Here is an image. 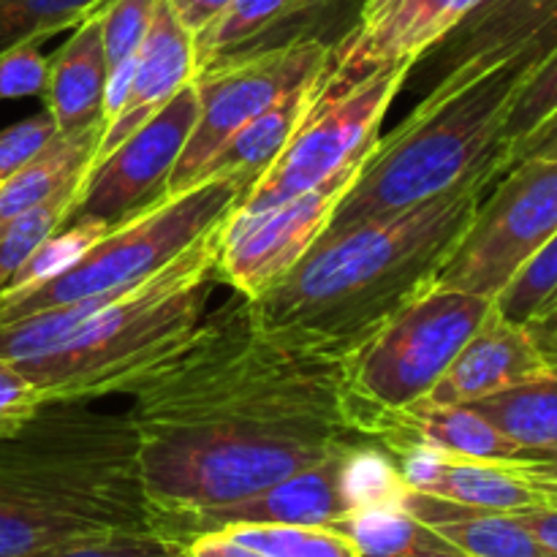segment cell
Listing matches in <instances>:
<instances>
[{"label": "cell", "instance_id": "6da1fadb", "mask_svg": "<svg viewBox=\"0 0 557 557\" xmlns=\"http://www.w3.org/2000/svg\"><path fill=\"white\" fill-rule=\"evenodd\" d=\"M125 395L150 517L237 504L368 441L346 359L272 337L239 294Z\"/></svg>", "mask_w": 557, "mask_h": 557}, {"label": "cell", "instance_id": "7a4b0ae2", "mask_svg": "<svg viewBox=\"0 0 557 557\" xmlns=\"http://www.w3.org/2000/svg\"><path fill=\"white\" fill-rule=\"evenodd\" d=\"M490 185H466L411 210L324 232L281 283L250 299L272 337L348 359L435 275Z\"/></svg>", "mask_w": 557, "mask_h": 557}, {"label": "cell", "instance_id": "3957f363", "mask_svg": "<svg viewBox=\"0 0 557 557\" xmlns=\"http://www.w3.org/2000/svg\"><path fill=\"white\" fill-rule=\"evenodd\" d=\"M90 403L47 400L0 438V557L152 531L134 422Z\"/></svg>", "mask_w": 557, "mask_h": 557}, {"label": "cell", "instance_id": "277c9868", "mask_svg": "<svg viewBox=\"0 0 557 557\" xmlns=\"http://www.w3.org/2000/svg\"><path fill=\"white\" fill-rule=\"evenodd\" d=\"M555 47L557 16L476 79L438 98H422L400 128L379 139L326 232L395 215L466 185H490L500 177L511 101Z\"/></svg>", "mask_w": 557, "mask_h": 557}, {"label": "cell", "instance_id": "5b68a950", "mask_svg": "<svg viewBox=\"0 0 557 557\" xmlns=\"http://www.w3.org/2000/svg\"><path fill=\"white\" fill-rule=\"evenodd\" d=\"M232 215V212H228ZM221 226H212L139 286L117 294L71 330L9 359L44 400L125 395L199 330L218 275Z\"/></svg>", "mask_w": 557, "mask_h": 557}, {"label": "cell", "instance_id": "8992f818", "mask_svg": "<svg viewBox=\"0 0 557 557\" xmlns=\"http://www.w3.org/2000/svg\"><path fill=\"white\" fill-rule=\"evenodd\" d=\"M253 183V177H207L183 194L163 196L158 205L101 234L79 259L49 281L25 292L0 294V324L139 286L212 226L226 221Z\"/></svg>", "mask_w": 557, "mask_h": 557}, {"label": "cell", "instance_id": "52a82bcc", "mask_svg": "<svg viewBox=\"0 0 557 557\" xmlns=\"http://www.w3.org/2000/svg\"><path fill=\"white\" fill-rule=\"evenodd\" d=\"M493 308L487 297L430 286L397 310L346 359L359 433L373 441L381 419L428 397Z\"/></svg>", "mask_w": 557, "mask_h": 557}, {"label": "cell", "instance_id": "ba28073f", "mask_svg": "<svg viewBox=\"0 0 557 557\" xmlns=\"http://www.w3.org/2000/svg\"><path fill=\"white\" fill-rule=\"evenodd\" d=\"M411 71V65H395L343 85L319 79V92L286 150L250 185L237 210L256 212L294 199L373 150L381 120Z\"/></svg>", "mask_w": 557, "mask_h": 557}, {"label": "cell", "instance_id": "9c48e42d", "mask_svg": "<svg viewBox=\"0 0 557 557\" xmlns=\"http://www.w3.org/2000/svg\"><path fill=\"white\" fill-rule=\"evenodd\" d=\"M557 234V158H525L506 169L479 201L466 234L433 286L493 299Z\"/></svg>", "mask_w": 557, "mask_h": 557}, {"label": "cell", "instance_id": "30bf717a", "mask_svg": "<svg viewBox=\"0 0 557 557\" xmlns=\"http://www.w3.org/2000/svg\"><path fill=\"white\" fill-rule=\"evenodd\" d=\"M330 60V44L319 36L292 38L272 49L228 54L201 65L194 76L199 117L183 147L166 196L183 194L196 183L207 158L243 125L259 117L294 87L310 85Z\"/></svg>", "mask_w": 557, "mask_h": 557}, {"label": "cell", "instance_id": "8fae6325", "mask_svg": "<svg viewBox=\"0 0 557 557\" xmlns=\"http://www.w3.org/2000/svg\"><path fill=\"white\" fill-rule=\"evenodd\" d=\"M370 152L294 199L256 212L232 210L223 221L218 245L221 281L245 299H259L281 283L326 232L337 205L354 185Z\"/></svg>", "mask_w": 557, "mask_h": 557}, {"label": "cell", "instance_id": "7c38bea8", "mask_svg": "<svg viewBox=\"0 0 557 557\" xmlns=\"http://www.w3.org/2000/svg\"><path fill=\"white\" fill-rule=\"evenodd\" d=\"M196 117L199 92L194 82H188L128 139L90 163L63 226L90 221L112 228L158 205L166 196Z\"/></svg>", "mask_w": 557, "mask_h": 557}, {"label": "cell", "instance_id": "4fadbf2b", "mask_svg": "<svg viewBox=\"0 0 557 557\" xmlns=\"http://www.w3.org/2000/svg\"><path fill=\"white\" fill-rule=\"evenodd\" d=\"M351 446H343L326 460L237 504L183 515H152L150 528L185 547L190 539L237 525H332L357 511L346 479V455Z\"/></svg>", "mask_w": 557, "mask_h": 557}, {"label": "cell", "instance_id": "5bb4252c", "mask_svg": "<svg viewBox=\"0 0 557 557\" xmlns=\"http://www.w3.org/2000/svg\"><path fill=\"white\" fill-rule=\"evenodd\" d=\"M479 0H364L357 22L337 44L319 79L330 85L375 71L411 65L438 47Z\"/></svg>", "mask_w": 557, "mask_h": 557}, {"label": "cell", "instance_id": "9a60e30c", "mask_svg": "<svg viewBox=\"0 0 557 557\" xmlns=\"http://www.w3.org/2000/svg\"><path fill=\"white\" fill-rule=\"evenodd\" d=\"M555 16L557 0H479L460 25L422 58L433 60L422 76V98H438L476 79L531 41Z\"/></svg>", "mask_w": 557, "mask_h": 557}, {"label": "cell", "instance_id": "2e32d148", "mask_svg": "<svg viewBox=\"0 0 557 557\" xmlns=\"http://www.w3.org/2000/svg\"><path fill=\"white\" fill-rule=\"evenodd\" d=\"M555 370L525 324L506 321L498 310L484 319L422 400L433 406H468L509 386Z\"/></svg>", "mask_w": 557, "mask_h": 557}, {"label": "cell", "instance_id": "e0dca14e", "mask_svg": "<svg viewBox=\"0 0 557 557\" xmlns=\"http://www.w3.org/2000/svg\"><path fill=\"white\" fill-rule=\"evenodd\" d=\"M194 36L180 25V20L169 9L166 0H158L150 30H147L145 41H141L139 54H136L128 92H125L114 117L103 125L101 141H98L92 161L103 158L120 141L128 139L163 103L172 101L188 82H194Z\"/></svg>", "mask_w": 557, "mask_h": 557}, {"label": "cell", "instance_id": "ac0fdd59", "mask_svg": "<svg viewBox=\"0 0 557 557\" xmlns=\"http://www.w3.org/2000/svg\"><path fill=\"white\" fill-rule=\"evenodd\" d=\"M389 455L395 457L406 487L433 498L471 506V509L509 511V515L542 504L536 487L511 466L462 460L424 446H400Z\"/></svg>", "mask_w": 557, "mask_h": 557}, {"label": "cell", "instance_id": "d6986e66", "mask_svg": "<svg viewBox=\"0 0 557 557\" xmlns=\"http://www.w3.org/2000/svg\"><path fill=\"white\" fill-rule=\"evenodd\" d=\"M386 451L400 446H424L462 460L495 462V466H522L528 451L506 438L490 419L471 406H433L419 400L392 417L381 419L373 435Z\"/></svg>", "mask_w": 557, "mask_h": 557}, {"label": "cell", "instance_id": "ffe728a7", "mask_svg": "<svg viewBox=\"0 0 557 557\" xmlns=\"http://www.w3.org/2000/svg\"><path fill=\"white\" fill-rule=\"evenodd\" d=\"M109 65L103 52L98 11L74 27V36L49 58V79L44 90L47 112L60 134H85L103 123Z\"/></svg>", "mask_w": 557, "mask_h": 557}, {"label": "cell", "instance_id": "44dd1931", "mask_svg": "<svg viewBox=\"0 0 557 557\" xmlns=\"http://www.w3.org/2000/svg\"><path fill=\"white\" fill-rule=\"evenodd\" d=\"M400 506L433 525L468 557H547L531 531L509 511L471 509L417 490H406Z\"/></svg>", "mask_w": 557, "mask_h": 557}, {"label": "cell", "instance_id": "7402d4cb", "mask_svg": "<svg viewBox=\"0 0 557 557\" xmlns=\"http://www.w3.org/2000/svg\"><path fill=\"white\" fill-rule=\"evenodd\" d=\"M319 92V79L310 85L294 87L286 96L277 98L267 112L250 120L239 131H234L196 174V183L207 177H253L259 180L272 163L286 150L288 139L302 123L305 112ZM194 183V185H196Z\"/></svg>", "mask_w": 557, "mask_h": 557}, {"label": "cell", "instance_id": "603a6c76", "mask_svg": "<svg viewBox=\"0 0 557 557\" xmlns=\"http://www.w3.org/2000/svg\"><path fill=\"white\" fill-rule=\"evenodd\" d=\"M103 125L85 131V134H58L30 163L5 177L0 183V228L30 207L41 205L60 188L85 180Z\"/></svg>", "mask_w": 557, "mask_h": 557}, {"label": "cell", "instance_id": "cb8c5ba5", "mask_svg": "<svg viewBox=\"0 0 557 557\" xmlns=\"http://www.w3.org/2000/svg\"><path fill=\"white\" fill-rule=\"evenodd\" d=\"M468 406L525 449V462L557 451V368Z\"/></svg>", "mask_w": 557, "mask_h": 557}, {"label": "cell", "instance_id": "d4e9b609", "mask_svg": "<svg viewBox=\"0 0 557 557\" xmlns=\"http://www.w3.org/2000/svg\"><path fill=\"white\" fill-rule=\"evenodd\" d=\"M326 528L343 533L357 557H468L400 504L359 509Z\"/></svg>", "mask_w": 557, "mask_h": 557}, {"label": "cell", "instance_id": "484cf974", "mask_svg": "<svg viewBox=\"0 0 557 557\" xmlns=\"http://www.w3.org/2000/svg\"><path fill=\"white\" fill-rule=\"evenodd\" d=\"M292 0H232L215 20L194 36L196 71L237 54L259 36L286 22Z\"/></svg>", "mask_w": 557, "mask_h": 557}, {"label": "cell", "instance_id": "4316f807", "mask_svg": "<svg viewBox=\"0 0 557 557\" xmlns=\"http://www.w3.org/2000/svg\"><path fill=\"white\" fill-rule=\"evenodd\" d=\"M107 0H0V52L25 41H47L103 9Z\"/></svg>", "mask_w": 557, "mask_h": 557}, {"label": "cell", "instance_id": "83f0119b", "mask_svg": "<svg viewBox=\"0 0 557 557\" xmlns=\"http://www.w3.org/2000/svg\"><path fill=\"white\" fill-rule=\"evenodd\" d=\"M79 185L82 180L65 185L58 194L49 196L47 201L30 207V210L16 215L14 221H9L0 228V292L9 286L16 270L63 226L71 205H74L76 194H79Z\"/></svg>", "mask_w": 557, "mask_h": 557}, {"label": "cell", "instance_id": "f1b7e54d", "mask_svg": "<svg viewBox=\"0 0 557 557\" xmlns=\"http://www.w3.org/2000/svg\"><path fill=\"white\" fill-rule=\"evenodd\" d=\"M223 533L267 557H357L354 544L326 525H237Z\"/></svg>", "mask_w": 557, "mask_h": 557}, {"label": "cell", "instance_id": "f546056e", "mask_svg": "<svg viewBox=\"0 0 557 557\" xmlns=\"http://www.w3.org/2000/svg\"><path fill=\"white\" fill-rule=\"evenodd\" d=\"M109 228L101 223H71V226H60L25 264L16 270V275L11 277L9 286L0 294H14L25 292V288L38 286V283L49 281L52 275H58L60 270L76 261L82 256V250L90 248L101 234H107Z\"/></svg>", "mask_w": 557, "mask_h": 557}, {"label": "cell", "instance_id": "4dcf8cb0", "mask_svg": "<svg viewBox=\"0 0 557 557\" xmlns=\"http://www.w3.org/2000/svg\"><path fill=\"white\" fill-rule=\"evenodd\" d=\"M156 9L158 0H107L103 9L98 11L109 76L134 63L141 41L150 30Z\"/></svg>", "mask_w": 557, "mask_h": 557}, {"label": "cell", "instance_id": "1f68e13d", "mask_svg": "<svg viewBox=\"0 0 557 557\" xmlns=\"http://www.w3.org/2000/svg\"><path fill=\"white\" fill-rule=\"evenodd\" d=\"M557 112V47L542 60L536 71L525 79L520 92L515 96L509 109V117L504 125V145L506 161L509 152L520 145L522 139L533 134L549 114Z\"/></svg>", "mask_w": 557, "mask_h": 557}, {"label": "cell", "instance_id": "d6a6232c", "mask_svg": "<svg viewBox=\"0 0 557 557\" xmlns=\"http://www.w3.org/2000/svg\"><path fill=\"white\" fill-rule=\"evenodd\" d=\"M183 544L156 531H114L63 544L33 557H177Z\"/></svg>", "mask_w": 557, "mask_h": 557}, {"label": "cell", "instance_id": "836d02e7", "mask_svg": "<svg viewBox=\"0 0 557 557\" xmlns=\"http://www.w3.org/2000/svg\"><path fill=\"white\" fill-rule=\"evenodd\" d=\"M49 79V58L38 41H25L0 52V101L44 96Z\"/></svg>", "mask_w": 557, "mask_h": 557}, {"label": "cell", "instance_id": "e575fe53", "mask_svg": "<svg viewBox=\"0 0 557 557\" xmlns=\"http://www.w3.org/2000/svg\"><path fill=\"white\" fill-rule=\"evenodd\" d=\"M58 134V123L47 109L0 131V183L30 163Z\"/></svg>", "mask_w": 557, "mask_h": 557}, {"label": "cell", "instance_id": "d590c367", "mask_svg": "<svg viewBox=\"0 0 557 557\" xmlns=\"http://www.w3.org/2000/svg\"><path fill=\"white\" fill-rule=\"evenodd\" d=\"M44 395L5 359H0V438L16 433L41 408Z\"/></svg>", "mask_w": 557, "mask_h": 557}, {"label": "cell", "instance_id": "8d00e7d4", "mask_svg": "<svg viewBox=\"0 0 557 557\" xmlns=\"http://www.w3.org/2000/svg\"><path fill=\"white\" fill-rule=\"evenodd\" d=\"M511 515L531 531V536L536 539L539 547L547 553V557H557V506H549L542 500V504L511 511Z\"/></svg>", "mask_w": 557, "mask_h": 557}, {"label": "cell", "instance_id": "74e56055", "mask_svg": "<svg viewBox=\"0 0 557 557\" xmlns=\"http://www.w3.org/2000/svg\"><path fill=\"white\" fill-rule=\"evenodd\" d=\"M185 557H267L259 549L245 547L243 542L232 539L228 533H205V536L190 539L183 547Z\"/></svg>", "mask_w": 557, "mask_h": 557}, {"label": "cell", "instance_id": "f35d334b", "mask_svg": "<svg viewBox=\"0 0 557 557\" xmlns=\"http://www.w3.org/2000/svg\"><path fill=\"white\" fill-rule=\"evenodd\" d=\"M525 158H557V112L549 114V117L544 120V123L539 125L528 139H522L520 145L509 152L506 169L525 161Z\"/></svg>", "mask_w": 557, "mask_h": 557}, {"label": "cell", "instance_id": "ab89813d", "mask_svg": "<svg viewBox=\"0 0 557 557\" xmlns=\"http://www.w3.org/2000/svg\"><path fill=\"white\" fill-rule=\"evenodd\" d=\"M166 3L169 9L174 11V16L180 20V25H183L190 36H196V33H199L201 27L210 25L232 0H166Z\"/></svg>", "mask_w": 557, "mask_h": 557}, {"label": "cell", "instance_id": "60d3db41", "mask_svg": "<svg viewBox=\"0 0 557 557\" xmlns=\"http://www.w3.org/2000/svg\"><path fill=\"white\" fill-rule=\"evenodd\" d=\"M525 326L533 341H536V346L542 348L544 357H547V362L557 368V305L533 315Z\"/></svg>", "mask_w": 557, "mask_h": 557}, {"label": "cell", "instance_id": "b9f144b4", "mask_svg": "<svg viewBox=\"0 0 557 557\" xmlns=\"http://www.w3.org/2000/svg\"><path fill=\"white\" fill-rule=\"evenodd\" d=\"M520 476L531 479V482H557V451L536 457V460L525 462V466L515 468Z\"/></svg>", "mask_w": 557, "mask_h": 557}, {"label": "cell", "instance_id": "7bdbcfd3", "mask_svg": "<svg viewBox=\"0 0 557 557\" xmlns=\"http://www.w3.org/2000/svg\"><path fill=\"white\" fill-rule=\"evenodd\" d=\"M335 3H337V0H292L286 20H294V16H305V14H310V11L330 9V5H335Z\"/></svg>", "mask_w": 557, "mask_h": 557}, {"label": "cell", "instance_id": "ee69618b", "mask_svg": "<svg viewBox=\"0 0 557 557\" xmlns=\"http://www.w3.org/2000/svg\"><path fill=\"white\" fill-rule=\"evenodd\" d=\"M531 482V479H528ZM533 487H536V493L542 495L544 504L549 506H557V482H531Z\"/></svg>", "mask_w": 557, "mask_h": 557}, {"label": "cell", "instance_id": "f6af8a7d", "mask_svg": "<svg viewBox=\"0 0 557 557\" xmlns=\"http://www.w3.org/2000/svg\"><path fill=\"white\" fill-rule=\"evenodd\" d=\"M555 305H557V292L553 294V297L547 299V302H544V308H542V310H547V308H555ZM542 310H539V313H542Z\"/></svg>", "mask_w": 557, "mask_h": 557}, {"label": "cell", "instance_id": "bcb514c9", "mask_svg": "<svg viewBox=\"0 0 557 557\" xmlns=\"http://www.w3.org/2000/svg\"><path fill=\"white\" fill-rule=\"evenodd\" d=\"M177 557H185V553H183V549H180V555Z\"/></svg>", "mask_w": 557, "mask_h": 557}]
</instances>
